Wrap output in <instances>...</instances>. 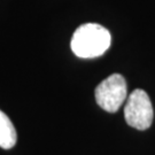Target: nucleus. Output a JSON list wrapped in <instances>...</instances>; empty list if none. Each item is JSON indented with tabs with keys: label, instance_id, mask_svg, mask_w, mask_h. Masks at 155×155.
Wrapping results in <instances>:
<instances>
[{
	"label": "nucleus",
	"instance_id": "1",
	"mask_svg": "<svg viewBox=\"0 0 155 155\" xmlns=\"http://www.w3.org/2000/svg\"><path fill=\"white\" fill-rule=\"evenodd\" d=\"M110 32L97 23H85L76 29L70 43L74 54L82 59L101 56L110 47Z\"/></svg>",
	"mask_w": 155,
	"mask_h": 155
},
{
	"label": "nucleus",
	"instance_id": "2",
	"mask_svg": "<svg viewBox=\"0 0 155 155\" xmlns=\"http://www.w3.org/2000/svg\"><path fill=\"white\" fill-rule=\"evenodd\" d=\"M97 104L108 113H116L127 95V82L122 75L113 74L97 86Z\"/></svg>",
	"mask_w": 155,
	"mask_h": 155
},
{
	"label": "nucleus",
	"instance_id": "3",
	"mask_svg": "<svg viewBox=\"0 0 155 155\" xmlns=\"http://www.w3.org/2000/svg\"><path fill=\"white\" fill-rule=\"evenodd\" d=\"M153 106L148 94L137 89L129 95L124 107V117L130 127L137 130H146L153 122Z\"/></svg>",
	"mask_w": 155,
	"mask_h": 155
},
{
	"label": "nucleus",
	"instance_id": "4",
	"mask_svg": "<svg viewBox=\"0 0 155 155\" xmlns=\"http://www.w3.org/2000/svg\"><path fill=\"white\" fill-rule=\"evenodd\" d=\"M17 140V133L9 117L0 110V147L4 150L13 148Z\"/></svg>",
	"mask_w": 155,
	"mask_h": 155
}]
</instances>
